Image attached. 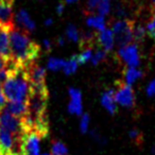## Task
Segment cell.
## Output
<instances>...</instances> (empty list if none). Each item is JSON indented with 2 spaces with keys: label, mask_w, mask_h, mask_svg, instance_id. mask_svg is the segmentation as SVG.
Listing matches in <instances>:
<instances>
[{
  "label": "cell",
  "mask_w": 155,
  "mask_h": 155,
  "mask_svg": "<svg viewBox=\"0 0 155 155\" xmlns=\"http://www.w3.org/2000/svg\"><path fill=\"white\" fill-rule=\"evenodd\" d=\"M142 75H143V72H142L140 69L127 67L124 70V72H123V80H124L125 84L132 86L134 83L137 82L138 80L141 79Z\"/></svg>",
  "instance_id": "14"
},
{
  "label": "cell",
  "mask_w": 155,
  "mask_h": 155,
  "mask_svg": "<svg viewBox=\"0 0 155 155\" xmlns=\"http://www.w3.org/2000/svg\"><path fill=\"white\" fill-rule=\"evenodd\" d=\"M52 155H69L68 148L61 140H53L51 146Z\"/></svg>",
  "instance_id": "17"
},
{
  "label": "cell",
  "mask_w": 155,
  "mask_h": 155,
  "mask_svg": "<svg viewBox=\"0 0 155 155\" xmlns=\"http://www.w3.org/2000/svg\"><path fill=\"white\" fill-rule=\"evenodd\" d=\"M106 53H107V52H105L103 49L96 50L93 54V58H91V64L96 66V65H98L101 62H103V61L106 58Z\"/></svg>",
  "instance_id": "23"
},
{
  "label": "cell",
  "mask_w": 155,
  "mask_h": 155,
  "mask_svg": "<svg viewBox=\"0 0 155 155\" xmlns=\"http://www.w3.org/2000/svg\"><path fill=\"white\" fill-rule=\"evenodd\" d=\"M134 24L129 19H120L113 24L112 31L114 33L115 44L120 47L127 46L134 41Z\"/></svg>",
  "instance_id": "3"
},
{
  "label": "cell",
  "mask_w": 155,
  "mask_h": 155,
  "mask_svg": "<svg viewBox=\"0 0 155 155\" xmlns=\"http://www.w3.org/2000/svg\"><path fill=\"white\" fill-rule=\"evenodd\" d=\"M101 105L104 107V110L110 115H115L118 112V105L115 100V88H108L102 94L101 96Z\"/></svg>",
  "instance_id": "10"
},
{
  "label": "cell",
  "mask_w": 155,
  "mask_h": 155,
  "mask_svg": "<svg viewBox=\"0 0 155 155\" xmlns=\"http://www.w3.org/2000/svg\"><path fill=\"white\" fill-rule=\"evenodd\" d=\"M89 134H91V138H93L95 141H97L99 144H105L106 142H107L106 138L104 137V136H102L98 130H95V129L91 130V131H89Z\"/></svg>",
  "instance_id": "26"
},
{
  "label": "cell",
  "mask_w": 155,
  "mask_h": 155,
  "mask_svg": "<svg viewBox=\"0 0 155 155\" xmlns=\"http://www.w3.org/2000/svg\"><path fill=\"white\" fill-rule=\"evenodd\" d=\"M129 137L132 141H134L136 144H140L142 142V134L137 129H132L129 131Z\"/></svg>",
  "instance_id": "25"
},
{
  "label": "cell",
  "mask_w": 155,
  "mask_h": 155,
  "mask_svg": "<svg viewBox=\"0 0 155 155\" xmlns=\"http://www.w3.org/2000/svg\"><path fill=\"white\" fill-rule=\"evenodd\" d=\"M9 36L11 60L24 68L35 64L39 55V46L30 38L28 33L14 27L9 31Z\"/></svg>",
  "instance_id": "1"
},
{
  "label": "cell",
  "mask_w": 155,
  "mask_h": 155,
  "mask_svg": "<svg viewBox=\"0 0 155 155\" xmlns=\"http://www.w3.org/2000/svg\"><path fill=\"white\" fill-rule=\"evenodd\" d=\"M58 44L60 46H64L65 45V38H64V36H60L58 38Z\"/></svg>",
  "instance_id": "33"
},
{
  "label": "cell",
  "mask_w": 155,
  "mask_h": 155,
  "mask_svg": "<svg viewBox=\"0 0 155 155\" xmlns=\"http://www.w3.org/2000/svg\"><path fill=\"white\" fill-rule=\"evenodd\" d=\"M52 24H53V19H52V18H48L47 20H45V25L47 27H50Z\"/></svg>",
  "instance_id": "34"
},
{
  "label": "cell",
  "mask_w": 155,
  "mask_h": 155,
  "mask_svg": "<svg viewBox=\"0 0 155 155\" xmlns=\"http://www.w3.org/2000/svg\"><path fill=\"white\" fill-rule=\"evenodd\" d=\"M41 155H52L51 153H43Z\"/></svg>",
  "instance_id": "36"
},
{
  "label": "cell",
  "mask_w": 155,
  "mask_h": 155,
  "mask_svg": "<svg viewBox=\"0 0 155 155\" xmlns=\"http://www.w3.org/2000/svg\"><path fill=\"white\" fill-rule=\"evenodd\" d=\"M75 1H78V0H66L67 3H71V2H75Z\"/></svg>",
  "instance_id": "35"
},
{
  "label": "cell",
  "mask_w": 155,
  "mask_h": 155,
  "mask_svg": "<svg viewBox=\"0 0 155 155\" xmlns=\"http://www.w3.org/2000/svg\"><path fill=\"white\" fill-rule=\"evenodd\" d=\"M154 1H155V0H154Z\"/></svg>",
  "instance_id": "37"
},
{
  "label": "cell",
  "mask_w": 155,
  "mask_h": 155,
  "mask_svg": "<svg viewBox=\"0 0 155 155\" xmlns=\"http://www.w3.org/2000/svg\"><path fill=\"white\" fill-rule=\"evenodd\" d=\"M3 93L9 102H26L28 103L32 94L30 80L26 68L19 66L10 74L2 84Z\"/></svg>",
  "instance_id": "2"
},
{
  "label": "cell",
  "mask_w": 155,
  "mask_h": 155,
  "mask_svg": "<svg viewBox=\"0 0 155 155\" xmlns=\"http://www.w3.org/2000/svg\"><path fill=\"white\" fill-rule=\"evenodd\" d=\"M115 100L117 105L125 108H132L135 106L136 97L133 88L125 83H121L115 88Z\"/></svg>",
  "instance_id": "6"
},
{
  "label": "cell",
  "mask_w": 155,
  "mask_h": 155,
  "mask_svg": "<svg viewBox=\"0 0 155 155\" xmlns=\"http://www.w3.org/2000/svg\"><path fill=\"white\" fill-rule=\"evenodd\" d=\"M117 54L120 58V60L127 67H131V68H138V66L141 63L139 48L136 43H131L127 46L120 47Z\"/></svg>",
  "instance_id": "5"
},
{
  "label": "cell",
  "mask_w": 155,
  "mask_h": 155,
  "mask_svg": "<svg viewBox=\"0 0 155 155\" xmlns=\"http://www.w3.org/2000/svg\"><path fill=\"white\" fill-rule=\"evenodd\" d=\"M0 127L9 131L16 137H22L26 134L21 119L11 115L5 108L0 110Z\"/></svg>",
  "instance_id": "4"
},
{
  "label": "cell",
  "mask_w": 155,
  "mask_h": 155,
  "mask_svg": "<svg viewBox=\"0 0 155 155\" xmlns=\"http://www.w3.org/2000/svg\"><path fill=\"white\" fill-rule=\"evenodd\" d=\"M97 41L105 52H110L115 46V37L112 29H104L100 31L97 36Z\"/></svg>",
  "instance_id": "11"
},
{
  "label": "cell",
  "mask_w": 155,
  "mask_h": 155,
  "mask_svg": "<svg viewBox=\"0 0 155 155\" xmlns=\"http://www.w3.org/2000/svg\"><path fill=\"white\" fill-rule=\"evenodd\" d=\"M89 125H91V116L86 113L81 116L80 118V123H79V127H80L81 133L86 134L87 132H89Z\"/></svg>",
  "instance_id": "22"
},
{
  "label": "cell",
  "mask_w": 155,
  "mask_h": 155,
  "mask_svg": "<svg viewBox=\"0 0 155 155\" xmlns=\"http://www.w3.org/2000/svg\"><path fill=\"white\" fill-rule=\"evenodd\" d=\"M110 0H101L98 5L97 11L99 13L100 16H105L110 13Z\"/></svg>",
  "instance_id": "24"
},
{
  "label": "cell",
  "mask_w": 155,
  "mask_h": 155,
  "mask_svg": "<svg viewBox=\"0 0 155 155\" xmlns=\"http://www.w3.org/2000/svg\"><path fill=\"white\" fill-rule=\"evenodd\" d=\"M15 20L21 28H24L26 31L31 32L35 29V22L34 20L31 18V16L29 15V13L26 10H20L17 14H16Z\"/></svg>",
  "instance_id": "13"
},
{
  "label": "cell",
  "mask_w": 155,
  "mask_h": 155,
  "mask_svg": "<svg viewBox=\"0 0 155 155\" xmlns=\"http://www.w3.org/2000/svg\"><path fill=\"white\" fill-rule=\"evenodd\" d=\"M79 65L80 64H79V62H78L77 54H73L69 60L65 61V65H64V68H63V71H64L65 74L71 75V74H73V73L77 72Z\"/></svg>",
  "instance_id": "16"
},
{
  "label": "cell",
  "mask_w": 155,
  "mask_h": 155,
  "mask_svg": "<svg viewBox=\"0 0 155 155\" xmlns=\"http://www.w3.org/2000/svg\"><path fill=\"white\" fill-rule=\"evenodd\" d=\"M7 62H8V61L5 60V58H3L2 56L0 55V70H1V69H3L5 66H7Z\"/></svg>",
  "instance_id": "31"
},
{
  "label": "cell",
  "mask_w": 155,
  "mask_h": 155,
  "mask_svg": "<svg viewBox=\"0 0 155 155\" xmlns=\"http://www.w3.org/2000/svg\"><path fill=\"white\" fill-rule=\"evenodd\" d=\"M65 61L66 60L60 58H50L47 62V68L51 71L63 70L65 65Z\"/></svg>",
  "instance_id": "18"
},
{
  "label": "cell",
  "mask_w": 155,
  "mask_h": 155,
  "mask_svg": "<svg viewBox=\"0 0 155 155\" xmlns=\"http://www.w3.org/2000/svg\"><path fill=\"white\" fill-rule=\"evenodd\" d=\"M146 93L148 95V97H154L155 96V79L150 81V83L147 86Z\"/></svg>",
  "instance_id": "27"
},
{
  "label": "cell",
  "mask_w": 155,
  "mask_h": 155,
  "mask_svg": "<svg viewBox=\"0 0 155 155\" xmlns=\"http://www.w3.org/2000/svg\"><path fill=\"white\" fill-rule=\"evenodd\" d=\"M5 110L19 119H22L25 116H27L29 112L28 103L26 102H9L5 105Z\"/></svg>",
  "instance_id": "12"
},
{
  "label": "cell",
  "mask_w": 155,
  "mask_h": 155,
  "mask_svg": "<svg viewBox=\"0 0 155 155\" xmlns=\"http://www.w3.org/2000/svg\"><path fill=\"white\" fill-rule=\"evenodd\" d=\"M101 0H88V2H87V10L89 12H93L95 10H97L98 5Z\"/></svg>",
  "instance_id": "29"
},
{
  "label": "cell",
  "mask_w": 155,
  "mask_h": 155,
  "mask_svg": "<svg viewBox=\"0 0 155 155\" xmlns=\"http://www.w3.org/2000/svg\"><path fill=\"white\" fill-rule=\"evenodd\" d=\"M14 0H0V26L11 30L14 28L13 18Z\"/></svg>",
  "instance_id": "9"
},
{
  "label": "cell",
  "mask_w": 155,
  "mask_h": 155,
  "mask_svg": "<svg viewBox=\"0 0 155 155\" xmlns=\"http://www.w3.org/2000/svg\"><path fill=\"white\" fill-rule=\"evenodd\" d=\"M86 24L88 27L96 29V30L99 31V32L105 29V20H104V17L103 16H100V15L88 16L86 19Z\"/></svg>",
  "instance_id": "15"
},
{
  "label": "cell",
  "mask_w": 155,
  "mask_h": 155,
  "mask_svg": "<svg viewBox=\"0 0 155 155\" xmlns=\"http://www.w3.org/2000/svg\"><path fill=\"white\" fill-rule=\"evenodd\" d=\"M43 45H44V47H45V49L51 50V41H50L49 39H44Z\"/></svg>",
  "instance_id": "30"
},
{
  "label": "cell",
  "mask_w": 155,
  "mask_h": 155,
  "mask_svg": "<svg viewBox=\"0 0 155 155\" xmlns=\"http://www.w3.org/2000/svg\"><path fill=\"white\" fill-rule=\"evenodd\" d=\"M69 103L67 105V110L70 114L75 116H82L83 113V98L80 89L75 87H70L68 89Z\"/></svg>",
  "instance_id": "8"
},
{
  "label": "cell",
  "mask_w": 155,
  "mask_h": 155,
  "mask_svg": "<svg viewBox=\"0 0 155 155\" xmlns=\"http://www.w3.org/2000/svg\"><path fill=\"white\" fill-rule=\"evenodd\" d=\"M66 36L69 41H74V43H80L81 41V34L74 25H68L66 29Z\"/></svg>",
  "instance_id": "19"
},
{
  "label": "cell",
  "mask_w": 155,
  "mask_h": 155,
  "mask_svg": "<svg viewBox=\"0 0 155 155\" xmlns=\"http://www.w3.org/2000/svg\"><path fill=\"white\" fill-rule=\"evenodd\" d=\"M7 105V98L3 93L2 84H0V110H2Z\"/></svg>",
  "instance_id": "28"
},
{
  "label": "cell",
  "mask_w": 155,
  "mask_h": 155,
  "mask_svg": "<svg viewBox=\"0 0 155 155\" xmlns=\"http://www.w3.org/2000/svg\"><path fill=\"white\" fill-rule=\"evenodd\" d=\"M147 35V30L144 27L142 26H134V30H133V36H134V41L136 44L140 43L144 39Z\"/></svg>",
  "instance_id": "21"
},
{
  "label": "cell",
  "mask_w": 155,
  "mask_h": 155,
  "mask_svg": "<svg viewBox=\"0 0 155 155\" xmlns=\"http://www.w3.org/2000/svg\"><path fill=\"white\" fill-rule=\"evenodd\" d=\"M56 12H58V15H62V13L64 12V3H60L56 7Z\"/></svg>",
  "instance_id": "32"
},
{
  "label": "cell",
  "mask_w": 155,
  "mask_h": 155,
  "mask_svg": "<svg viewBox=\"0 0 155 155\" xmlns=\"http://www.w3.org/2000/svg\"><path fill=\"white\" fill-rule=\"evenodd\" d=\"M93 54H94V50L91 49V47H85L80 54H77L79 64L83 65V64H86V63L91 62V58H93Z\"/></svg>",
  "instance_id": "20"
},
{
  "label": "cell",
  "mask_w": 155,
  "mask_h": 155,
  "mask_svg": "<svg viewBox=\"0 0 155 155\" xmlns=\"http://www.w3.org/2000/svg\"><path fill=\"white\" fill-rule=\"evenodd\" d=\"M41 136L36 132H27L22 138V153L26 155H41Z\"/></svg>",
  "instance_id": "7"
}]
</instances>
